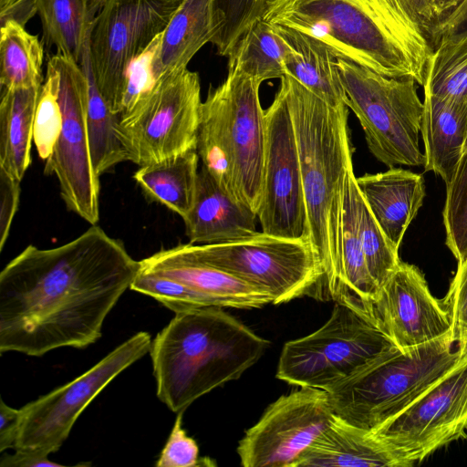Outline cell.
I'll use <instances>...</instances> for the list:
<instances>
[{"mask_svg":"<svg viewBox=\"0 0 467 467\" xmlns=\"http://www.w3.org/2000/svg\"><path fill=\"white\" fill-rule=\"evenodd\" d=\"M139 269L95 224L55 248L26 246L0 273V352L41 357L95 343Z\"/></svg>","mask_w":467,"mask_h":467,"instance_id":"6da1fadb","label":"cell"},{"mask_svg":"<svg viewBox=\"0 0 467 467\" xmlns=\"http://www.w3.org/2000/svg\"><path fill=\"white\" fill-rule=\"evenodd\" d=\"M262 18L313 36L337 58L424 86L431 45L392 0H269Z\"/></svg>","mask_w":467,"mask_h":467,"instance_id":"7a4b0ae2","label":"cell"},{"mask_svg":"<svg viewBox=\"0 0 467 467\" xmlns=\"http://www.w3.org/2000/svg\"><path fill=\"white\" fill-rule=\"evenodd\" d=\"M283 90L297 144L311 244L331 295L341 277V218L345 182L353 169L347 105L333 107L285 75Z\"/></svg>","mask_w":467,"mask_h":467,"instance_id":"3957f363","label":"cell"},{"mask_svg":"<svg viewBox=\"0 0 467 467\" xmlns=\"http://www.w3.org/2000/svg\"><path fill=\"white\" fill-rule=\"evenodd\" d=\"M150 348L157 396L171 411L238 379L269 346L220 306L175 313Z\"/></svg>","mask_w":467,"mask_h":467,"instance_id":"277c9868","label":"cell"},{"mask_svg":"<svg viewBox=\"0 0 467 467\" xmlns=\"http://www.w3.org/2000/svg\"><path fill=\"white\" fill-rule=\"evenodd\" d=\"M261 83L228 68L202 102L196 151L202 166L236 202L257 215L265 150V112Z\"/></svg>","mask_w":467,"mask_h":467,"instance_id":"5b68a950","label":"cell"},{"mask_svg":"<svg viewBox=\"0 0 467 467\" xmlns=\"http://www.w3.org/2000/svg\"><path fill=\"white\" fill-rule=\"evenodd\" d=\"M449 332L404 350L396 346L328 392L334 413L374 431L403 411L462 358Z\"/></svg>","mask_w":467,"mask_h":467,"instance_id":"8992f818","label":"cell"},{"mask_svg":"<svg viewBox=\"0 0 467 467\" xmlns=\"http://www.w3.org/2000/svg\"><path fill=\"white\" fill-rule=\"evenodd\" d=\"M345 104L358 118L369 151L380 162L421 167L419 146L424 105L411 78L379 74L349 60L337 58Z\"/></svg>","mask_w":467,"mask_h":467,"instance_id":"52a82bcc","label":"cell"},{"mask_svg":"<svg viewBox=\"0 0 467 467\" xmlns=\"http://www.w3.org/2000/svg\"><path fill=\"white\" fill-rule=\"evenodd\" d=\"M393 347L371 320L336 303L322 327L284 345L276 378L329 391Z\"/></svg>","mask_w":467,"mask_h":467,"instance_id":"ba28073f","label":"cell"},{"mask_svg":"<svg viewBox=\"0 0 467 467\" xmlns=\"http://www.w3.org/2000/svg\"><path fill=\"white\" fill-rule=\"evenodd\" d=\"M193 257L268 295L275 305L302 296L319 285L323 269L308 239L257 232L217 244H183Z\"/></svg>","mask_w":467,"mask_h":467,"instance_id":"9c48e42d","label":"cell"},{"mask_svg":"<svg viewBox=\"0 0 467 467\" xmlns=\"http://www.w3.org/2000/svg\"><path fill=\"white\" fill-rule=\"evenodd\" d=\"M183 0H104L88 38L91 68L109 109L124 113L129 74Z\"/></svg>","mask_w":467,"mask_h":467,"instance_id":"30bf717a","label":"cell"},{"mask_svg":"<svg viewBox=\"0 0 467 467\" xmlns=\"http://www.w3.org/2000/svg\"><path fill=\"white\" fill-rule=\"evenodd\" d=\"M201 84L187 67L163 75L119 118V138L129 161L145 166L196 150Z\"/></svg>","mask_w":467,"mask_h":467,"instance_id":"8fae6325","label":"cell"},{"mask_svg":"<svg viewBox=\"0 0 467 467\" xmlns=\"http://www.w3.org/2000/svg\"><path fill=\"white\" fill-rule=\"evenodd\" d=\"M150 336L140 331L70 382L25 405L14 450L48 456L67 439L89 403L122 371L150 351Z\"/></svg>","mask_w":467,"mask_h":467,"instance_id":"7c38bea8","label":"cell"},{"mask_svg":"<svg viewBox=\"0 0 467 467\" xmlns=\"http://www.w3.org/2000/svg\"><path fill=\"white\" fill-rule=\"evenodd\" d=\"M47 64L58 78L62 127L44 172L57 177L67 207L94 225L99 220V176L89 149L87 78L79 64L59 54Z\"/></svg>","mask_w":467,"mask_h":467,"instance_id":"4fadbf2b","label":"cell"},{"mask_svg":"<svg viewBox=\"0 0 467 467\" xmlns=\"http://www.w3.org/2000/svg\"><path fill=\"white\" fill-rule=\"evenodd\" d=\"M265 112L264 181L257 210L262 232L283 238L309 240L295 130L280 88Z\"/></svg>","mask_w":467,"mask_h":467,"instance_id":"5bb4252c","label":"cell"},{"mask_svg":"<svg viewBox=\"0 0 467 467\" xmlns=\"http://www.w3.org/2000/svg\"><path fill=\"white\" fill-rule=\"evenodd\" d=\"M467 430V354L403 411L373 432L410 467Z\"/></svg>","mask_w":467,"mask_h":467,"instance_id":"9a60e30c","label":"cell"},{"mask_svg":"<svg viewBox=\"0 0 467 467\" xmlns=\"http://www.w3.org/2000/svg\"><path fill=\"white\" fill-rule=\"evenodd\" d=\"M335 415L327 391L301 387L271 403L239 441L244 467H295Z\"/></svg>","mask_w":467,"mask_h":467,"instance_id":"2e32d148","label":"cell"},{"mask_svg":"<svg viewBox=\"0 0 467 467\" xmlns=\"http://www.w3.org/2000/svg\"><path fill=\"white\" fill-rule=\"evenodd\" d=\"M369 318L401 350L451 332L449 314L422 272L402 261L379 289Z\"/></svg>","mask_w":467,"mask_h":467,"instance_id":"e0dca14e","label":"cell"},{"mask_svg":"<svg viewBox=\"0 0 467 467\" xmlns=\"http://www.w3.org/2000/svg\"><path fill=\"white\" fill-rule=\"evenodd\" d=\"M140 270L171 279L200 296L208 306L258 308L268 295L191 255L182 244L140 261Z\"/></svg>","mask_w":467,"mask_h":467,"instance_id":"ac0fdd59","label":"cell"},{"mask_svg":"<svg viewBox=\"0 0 467 467\" xmlns=\"http://www.w3.org/2000/svg\"><path fill=\"white\" fill-rule=\"evenodd\" d=\"M358 189L388 240L399 249L425 197L420 174L391 167L357 178Z\"/></svg>","mask_w":467,"mask_h":467,"instance_id":"d6986e66","label":"cell"},{"mask_svg":"<svg viewBox=\"0 0 467 467\" xmlns=\"http://www.w3.org/2000/svg\"><path fill=\"white\" fill-rule=\"evenodd\" d=\"M410 467L373 431L336 414L295 467Z\"/></svg>","mask_w":467,"mask_h":467,"instance_id":"ffe728a7","label":"cell"},{"mask_svg":"<svg viewBox=\"0 0 467 467\" xmlns=\"http://www.w3.org/2000/svg\"><path fill=\"white\" fill-rule=\"evenodd\" d=\"M257 215L234 201L202 165L195 201L183 219L192 244H217L255 234Z\"/></svg>","mask_w":467,"mask_h":467,"instance_id":"44dd1931","label":"cell"},{"mask_svg":"<svg viewBox=\"0 0 467 467\" xmlns=\"http://www.w3.org/2000/svg\"><path fill=\"white\" fill-rule=\"evenodd\" d=\"M357 189V177L351 169L346 178L342 205L341 277L331 297L370 320V307L379 288L369 274L360 239L355 202Z\"/></svg>","mask_w":467,"mask_h":467,"instance_id":"7402d4cb","label":"cell"},{"mask_svg":"<svg viewBox=\"0 0 467 467\" xmlns=\"http://www.w3.org/2000/svg\"><path fill=\"white\" fill-rule=\"evenodd\" d=\"M215 34L213 0H183L159 36L151 59L156 81L187 67L194 55Z\"/></svg>","mask_w":467,"mask_h":467,"instance_id":"603a6c76","label":"cell"},{"mask_svg":"<svg viewBox=\"0 0 467 467\" xmlns=\"http://www.w3.org/2000/svg\"><path fill=\"white\" fill-rule=\"evenodd\" d=\"M420 133L425 147L426 171L445 182L452 178L467 135L466 104L424 93Z\"/></svg>","mask_w":467,"mask_h":467,"instance_id":"cb8c5ba5","label":"cell"},{"mask_svg":"<svg viewBox=\"0 0 467 467\" xmlns=\"http://www.w3.org/2000/svg\"><path fill=\"white\" fill-rule=\"evenodd\" d=\"M285 41V75L333 107L345 104L337 57L322 42L291 27L274 25ZM346 105V104H345Z\"/></svg>","mask_w":467,"mask_h":467,"instance_id":"d4e9b609","label":"cell"},{"mask_svg":"<svg viewBox=\"0 0 467 467\" xmlns=\"http://www.w3.org/2000/svg\"><path fill=\"white\" fill-rule=\"evenodd\" d=\"M41 86L2 89L0 169L20 182L31 164L34 120Z\"/></svg>","mask_w":467,"mask_h":467,"instance_id":"484cf974","label":"cell"},{"mask_svg":"<svg viewBox=\"0 0 467 467\" xmlns=\"http://www.w3.org/2000/svg\"><path fill=\"white\" fill-rule=\"evenodd\" d=\"M199 160L196 150H188L140 166L133 178L147 196L184 219L195 201Z\"/></svg>","mask_w":467,"mask_h":467,"instance_id":"4316f807","label":"cell"},{"mask_svg":"<svg viewBox=\"0 0 467 467\" xmlns=\"http://www.w3.org/2000/svg\"><path fill=\"white\" fill-rule=\"evenodd\" d=\"M104 0H38L43 38L57 53L79 64L93 22Z\"/></svg>","mask_w":467,"mask_h":467,"instance_id":"83f0119b","label":"cell"},{"mask_svg":"<svg viewBox=\"0 0 467 467\" xmlns=\"http://www.w3.org/2000/svg\"><path fill=\"white\" fill-rule=\"evenodd\" d=\"M79 66L88 81L87 126L90 155L96 173L100 177L117 164L129 159L117 132L119 117L109 109L95 81L88 42Z\"/></svg>","mask_w":467,"mask_h":467,"instance_id":"f1b7e54d","label":"cell"},{"mask_svg":"<svg viewBox=\"0 0 467 467\" xmlns=\"http://www.w3.org/2000/svg\"><path fill=\"white\" fill-rule=\"evenodd\" d=\"M287 47L275 26L263 18L253 24L228 56V68L261 83L285 75Z\"/></svg>","mask_w":467,"mask_h":467,"instance_id":"f546056e","label":"cell"},{"mask_svg":"<svg viewBox=\"0 0 467 467\" xmlns=\"http://www.w3.org/2000/svg\"><path fill=\"white\" fill-rule=\"evenodd\" d=\"M43 45L16 21L0 28V84L3 88H29L43 84Z\"/></svg>","mask_w":467,"mask_h":467,"instance_id":"4dcf8cb0","label":"cell"},{"mask_svg":"<svg viewBox=\"0 0 467 467\" xmlns=\"http://www.w3.org/2000/svg\"><path fill=\"white\" fill-rule=\"evenodd\" d=\"M424 93L467 103V34L442 36L429 58Z\"/></svg>","mask_w":467,"mask_h":467,"instance_id":"1f68e13d","label":"cell"},{"mask_svg":"<svg viewBox=\"0 0 467 467\" xmlns=\"http://www.w3.org/2000/svg\"><path fill=\"white\" fill-rule=\"evenodd\" d=\"M355 202L367 265L371 277L380 289L401 262L399 257V249L382 232L358 186L355 194Z\"/></svg>","mask_w":467,"mask_h":467,"instance_id":"d6a6232c","label":"cell"},{"mask_svg":"<svg viewBox=\"0 0 467 467\" xmlns=\"http://www.w3.org/2000/svg\"><path fill=\"white\" fill-rule=\"evenodd\" d=\"M269 0H213L215 34L212 44L228 57L243 35L262 19Z\"/></svg>","mask_w":467,"mask_h":467,"instance_id":"836d02e7","label":"cell"},{"mask_svg":"<svg viewBox=\"0 0 467 467\" xmlns=\"http://www.w3.org/2000/svg\"><path fill=\"white\" fill-rule=\"evenodd\" d=\"M442 218L446 245L458 264H462L467 258V149L446 184Z\"/></svg>","mask_w":467,"mask_h":467,"instance_id":"e575fe53","label":"cell"},{"mask_svg":"<svg viewBox=\"0 0 467 467\" xmlns=\"http://www.w3.org/2000/svg\"><path fill=\"white\" fill-rule=\"evenodd\" d=\"M62 127V111L58 99V78L56 70L47 65L34 120L33 142L40 159L47 161L57 143Z\"/></svg>","mask_w":467,"mask_h":467,"instance_id":"d590c367","label":"cell"},{"mask_svg":"<svg viewBox=\"0 0 467 467\" xmlns=\"http://www.w3.org/2000/svg\"><path fill=\"white\" fill-rule=\"evenodd\" d=\"M182 413H178L156 466L196 467L213 465L212 460L199 457V448L196 441L189 437L182 428Z\"/></svg>","mask_w":467,"mask_h":467,"instance_id":"8d00e7d4","label":"cell"},{"mask_svg":"<svg viewBox=\"0 0 467 467\" xmlns=\"http://www.w3.org/2000/svg\"><path fill=\"white\" fill-rule=\"evenodd\" d=\"M451 323V338L460 348L467 338V258L458 264L446 296L441 300Z\"/></svg>","mask_w":467,"mask_h":467,"instance_id":"74e56055","label":"cell"},{"mask_svg":"<svg viewBox=\"0 0 467 467\" xmlns=\"http://www.w3.org/2000/svg\"><path fill=\"white\" fill-rule=\"evenodd\" d=\"M20 182L0 169V250L5 244L18 208Z\"/></svg>","mask_w":467,"mask_h":467,"instance_id":"f35d334b","label":"cell"},{"mask_svg":"<svg viewBox=\"0 0 467 467\" xmlns=\"http://www.w3.org/2000/svg\"><path fill=\"white\" fill-rule=\"evenodd\" d=\"M392 1L400 5L404 9V11L410 16L414 23L420 28L431 45L433 33L438 20L433 14L428 0Z\"/></svg>","mask_w":467,"mask_h":467,"instance_id":"ab89813d","label":"cell"},{"mask_svg":"<svg viewBox=\"0 0 467 467\" xmlns=\"http://www.w3.org/2000/svg\"><path fill=\"white\" fill-rule=\"evenodd\" d=\"M22 420V409H14L0 400V451L15 449Z\"/></svg>","mask_w":467,"mask_h":467,"instance_id":"60d3db41","label":"cell"},{"mask_svg":"<svg viewBox=\"0 0 467 467\" xmlns=\"http://www.w3.org/2000/svg\"><path fill=\"white\" fill-rule=\"evenodd\" d=\"M38 0H0V24L16 21L22 26L37 13Z\"/></svg>","mask_w":467,"mask_h":467,"instance_id":"b9f144b4","label":"cell"},{"mask_svg":"<svg viewBox=\"0 0 467 467\" xmlns=\"http://www.w3.org/2000/svg\"><path fill=\"white\" fill-rule=\"evenodd\" d=\"M1 467H68L54 462L48 456H40L16 451L14 454H4L0 461Z\"/></svg>","mask_w":467,"mask_h":467,"instance_id":"7bdbcfd3","label":"cell"},{"mask_svg":"<svg viewBox=\"0 0 467 467\" xmlns=\"http://www.w3.org/2000/svg\"><path fill=\"white\" fill-rule=\"evenodd\" d=\"M463 0H428L437 20L453 10ZM438 23V22H437Z\"/></svg>","mask_w":467,"mask_h":467,"instance_id":"ee69618b","label":"cell"},{"mask_svg":"<svg viewBox=\"0 0 467 467\" xmlns=\"http://www.w3.org/2000/svg\"><path fill=\"white\" fill-rule=\"evenodd\" d=\"M462 355L467 354V338L463 342V344L459 348Z\"/></svg>","mask_w":467,"mask_h":467,"instance_id":"f6af8a7d","label":"cell"},{"mask_svg":"<svg viewBox=\"0 0 467 467\" xmlns=\"http://www.w3.org/2000/svg\"><path fill=\"white\" fill-rule=\"evenodd\" d=\"M466 119H467V103H466ZM467 149V135H466V140H465V142H464V146H463V151ZM462 151V152H463Z\"/></svg>","mask_w":467,"mask_h":467,"instance_id":"bcb514c9","label":"cell"},{"mask_svg":"<svg viewBox=\"0 0 467 467\" xmlns=\"http://www.w3.org/2000/svg\"><path fill=\"white\" fill-rule=\"evenodd\" d=\"M462 437L465 439V441H466V442H467V430L465 431V432H464V434H463V436H462Z\"/></svg>","mask_w":467,"mask_h":467,"instance_id":"7dc6e473","label":"cell"}]
</instances>
